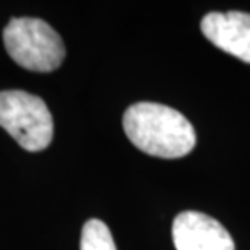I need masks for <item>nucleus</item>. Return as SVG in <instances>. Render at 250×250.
<instances>
[{
    "instance_id": "1",
    "label": "nucleus",
    "mask_w": 250,
    "mask_h": 250,
    "mask_svg": "<svg viewBox=\"0 0 250 250\" xmlns=\"http://www.w3.org/2000/svg\"><path fill=\"white\" fill-rule=\"evenodd\" d=\"M128 140L143 153L156 158L177 159L188 154L197 135L186 116L159 103H137L124 114Z\"/></svg>"
},
{
    "instance_id": "2",
    "label": "nucleus",
    "mask_w": 250,
    "mask_h": 250,
    "mask_svg": "<svg viewBox=\"0 0 250 250\" xmlns=\"http://www.w3.org/2000/svg\"><path fill=\"white\" fill-rule=\"evenodd\" d=\"M3 44L8 56L31 72H52L65 59L62 38L39 18H12L3 29Z\"/></svg>"
},
{
    "instance_id": "3",
    "label": "nucleus",
    "mask_w": 250,
    "mask_h": 250,
    "mask_svg": "<svg viewBox=\"0 0 250 250\" xmlns=\"http://www.w3.org/2000/svg\"><path fill=\"white\" fill-rule=\"evenodd\" d=\"M0 127L31 153L46 149L54 138V121L47 104L21 89L0 91Z\"/></svg>"
},
{
    "instance_id": "4",
    "label": "nucleus",
    "mask_w": 250,
    "mask_h": 250,
    "mask_svg": "<svg viewBox=\"0 0 250 250\" xmlns=\"http://www.w3.org/2000/svg\"><path fill=\"white\" fill-rule=\"evenodd\" d=\"M176 250H236L231 234L214 218L198 211H184L172 223Z\"/></svg>"
},
{
    "instance_id": "5",
    "label": "nucleus",
    "mask_w": 250,
    "mask_h": 250,
    "mask_svg": "<svg viewBox=\"0 0 250 250\" xmlns=\"http://www.w3.org/2000/svg\"><path fill=\"white\" fill-rule=\"evenodd\" d=\"M200 28L213 46L250 63V13L213 12L205 15Z\"/></svg>"
},
{
    "instance_id": "6",
    "label": "nucleus",
    "mask_w": 250,
    "mask_h": 250,
    "mask_svg": "<svg viewBox=\"0 0 250 250\" xmlns=\"http://www.w3.org/2000/svg\"><path fill=\"white\" fill-rule=\"evenodd\" d=\"M80 250H117L112 234L101 219H89L82 231Z\"/></svg>"
}]
</instances>
